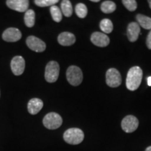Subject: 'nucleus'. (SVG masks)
<instances>
[{
	"instance_id": "f257e3e1",
	"label": "nucleus",
	"mask_w": 151,
	"mask_h": 151,
	"mask_svg": "<svg viewBox=\"0 0 151 151\" xmlns=\"http://www.w3.org/2000/svg\"><path fill=\"white\" fill-rule=\"evenodd\" d=\"M143 71L142 69L138 66L132 67L127 73L126 79V86L128 90L134 91L138 89L142 81Z\"/></svg>"
},
{
	"instance_id": "f03ea898",
	"label": "nucleus",
	"mask_w": 151,
	"mask_h": 151,
	"mask_svg": "<svg viewBox=\"0 0 151 151\" xmlns=\"http://www.w3.org/2000/svg\"><path fill=\"white\" fill-rule=\"evenodd\" d=\"M63 138L65 142L69 144L78 145L83 141L84 133L79 128H70L64 133Z\"/></svg>"
},
{
	"instance_id": "7ed1b4c3",
	"label": "nucleus",
	"mask_w": 151,
	"mask_h": 151,
	"mask_svg": "<svg viewBox=\"0 0 151 151\" xmlns=\"http://www.w3.org/2000/svg\"><path fill=\"white\" fill-rule=\"evenodd\" d=\"M67 79L68 82L73 86H78L83 81V75L81 69L77 66H70L67 69Z\"/></svg>"
},
{
	"instance_id": "20e7f679",
	"label": "nucleus",
	"mask_w": 151,
	"mask_h": 151,
	"mask_svg": "<svg viewBox=\"0 0 151 151\" xmlns=\"http://www.w3.org/2000/svg\"><path fill=\"white\" fill-rule=\"evenodd\" d=\"M43 124L48 129H56L62 124V118L58 113H49L43 118Z\"/></svg>"
},
{
	"instance_id": "39448f33",
	"label": "nucleus",
	"mask_w": 151,
	"mask_h": 151,
	"mask_svg": "<svg viewBox=\"0 0 151 151\" xmlns=\"http://www.w3.org/2000/svg\"><path fill=\"white\" fill-rule=\"evenodd\" d=\"M60 74V65L55 61H50L47 64L45 71V78L48 83H55Z\"/></svg>"
},
{
	"instance_id": "423d86ee",
	"label": "nucleus",
	"mask_w": 151,
	"mask_h": 151,
	"mask_svg": "<svg viewBox=\"0 0 151 151\" xmlns=\"http://www.w3.org/2000/svg\"><path fill=\"white\" fill-rule=\"evenodd\" d=\"M106 82L111 88H116L122 83V77L116 69L111 68L106 73Z\"/></svg>"
},
{
	"instance_id": "0eeeda50",
	"label": "nucleus",
	"mask_w": 151,
	"mask_h": 151,
	"mask_svg": "<svg viewBox=\"0 0 151 151\" xmlns=\"http://www.w3.org/2000/svg\"><path fill=\"white\" fill-rule=\"evenodd\" d=\"M121 127L126 133H132L139 127V120L135 116H127L122 120Z\"/></svg>"
},
{
	"instance_id": "6e6552de",
	"label": "nucleus",
	"mask_w": 151,
	"mask_h": 151,
	"mask_svg": "<svg viewBox=\"0 0 151 151\" xmlns=\"http://www.w3.org/2000/svg\"><path fill=\"white\" fill-rule=\"evenodd\" d=\"M26 43L29 49L37 52H43L46 50V45L45 42L35 36H29L26 40Z\"/></svg>"
},
{
	"instance_id": "1a4fd4ad",
	"label": "nucleus",
	"mask_w": 151,
	"mask_h": 151,
	"mask_svg": "<svg viewBox=\"0 0 151 151\" xmlns=\"http://www.w3.org/2000/svg\"><path fill=\"white\" fill-rule=\"evenodd\" d=\"M11 68L14 75L20 76L24 72L25 68V61L21 56H16L11 62Z\"/></svg>"
},
{
	"instance_id": "9d476101",
	"label": "nucleus",
	"mask_w": 151,
	"mask_h": 151,
	"mask_svg": "<svg viewBox=\"0 0 151 151\" xmlns=\"http://www.w3.org/2000/svg\"><path fill=\"white\" fill-rule=\"evenodd\" d=\"M90 40L94 45L98 47H101V48L107 46L110 43V39L108 36L99 32L92 33L90 37Z\"/></svg>"
},
{
	"instance_id": "9b49d317",
	"label": "nucleus",
	"mask_w": 151,
	"mask_h": 151,
	"mask_svg": "<svg viewBox=\"0 0 151 151\" xmlns=\"http://www.w3.org/2000/svg\"><path fill=\"white\" fill-rule=\"evenodd\" d=\"M22 37V34L18 29L10 27L6 29L2 34L3 39L6 42H16Z\"/></svg>"
},
{
	"instance_id": "f8f14e48",
	"label": "nucleus",
	"mask_w": 151,
	"mask_h": 151,
	"mask_svg": "<svg viewBox=\"0 0 151 151\" xmlns=\"http://www.w3.org/2000/svg\"><path fill=\"white\" fill-rule=\"evenodd\" d=\"M6 5L9 8L18 12H26L29 7V1L27 0H8Z\"/></svg>"
},
{
	"instance_id": "ddd939ff",
	"label": "nucleus",
	"mask_w": 151,
	"mask_h": 151,
	"mask_svg": "<svg viewBox=\"0 0 151 151\" xmlns=\"http://www.w3.org/2000/svg\"><path fill=\"white\" fill-rule=\"evenodd\" d=\"M140 26L137 22H132L128 24L127 34V38L131 42H135L139 38V34H140Z\"/></svg>"
},
{
	"instance_id": "4468645a",
	"label": "nucleus",
	"mask_w": 151,
	"mask_h": 151,
	"mask_svg": "<svg viewBox=\"0 0 151 151\" xmlns=\"http://www.w3.org/2000/svg\"><path fill=\"white\" fill-rule=\"evenodd\" d=\"M58 43L64 46H69L76 42V37L73 34L65 32L60 34L58 37Z\"/></svg>"
},
{
	"instance_id": "2eb2a0df",
	"label": "nucleus",
	"mask_w": 151,
	"mask_h": 151,
	"mask_svg": "<svg viewBox=\"0 0 151 151\" xmlns=\"http://www.w3.org/2000/svg\"><path fill=\"white\" fill-rule=\"evenodd\" d=\"M43 101L39 98H33L30 99L27 104V109L30 114L36 115L42 109Z\"/></svg>"
},
{
	"instance_id": "dca6fc26",
	"label": "nucleus",
	"mask_w": 151,
	"mask_h": 151,
	"mask_svg": "<svg viewBox=\"0 0 151 151\" xmlns=\"http://www.w3.org/2000/svg\"><path fill=\"white\" fill-rule=\"evenodd\" d=\"M138 24L146 29L151 30V18L142 14H138L137 17Z\"/></svg>"
},
{
	"instance_id": "f3484780",
	"label": "nucleus",
	"mask_w": 151,
	"mask_h": 151,
	"mask_svg": "<svg viewBox=\"0 0 151 151\" xmlns=\"http://www.w3.org/2000/svg\"><path fill=\"white\" fill-rule=\"evenodd\" d=\"M25 25L27 27H32L35 23V13L32 9H28L24 17Z\"/></svg>"
},
{
	"instance_id": "a211bd4d",
	"label": "nucleus",
	"mask_w": 151,
	"mask_h": 151,
	"mask_svg": "<svg viewBox=\"0 0 151 151\" xmlns=\"http://www.w3.org/2000/svg\"><path fill=\"white\" fill-rule=\"evenodd\" d=\"M99 27L103 32L106 34H109L112 32L113 29V22L109 19H103L99 24Z\"/></svg>"
},
{
	"instance_id": "6ab92c4d",
	"label": "nucleus",
	"mask_w": 151,
	"mask_h": 151,
	"mask_svg": "<svg viewBox=\"0 0 151 151\" xmlns=\"http://www.w3.org/2000/svg\"><path fill=\"white\" fill-rule=\"evenodd\" d=\"M61 9L62 14L66 17H70L73 14L72 4L69 0H63L61 3Z\"/></svg>"
},
{
	"instance_id": "aec40b11",
	"label": "nucleus",
	"mask_w": 151,
	"mask_h": 151,
	"mask_svg": "<svg viewBox=\"0 0 151 151\" xmlns=\"http://www.w3.org/2000/svg\"><path fill=\"white\" fill-rule=\"evenodd\" d=\"M116 9V4L112 1H104L101 5V10L104 14H111Z\"/></svg>"
},
{
	"instance_id": "412c9836",
	"label": "nucleus",
	"mask_w": 151,
	"mask_h": 151,
	"mask_svg": "<svg viewBox=\"0 0 151 151\" xmlns=\"http://www.w3.org/2000/svg\"><path fill=\"white\" fill-rule=\"evenodd\" d=\"M50 14H51L52 18L53 20L56 22H60L62 19V14L61 12V10L58 6L56 5L52 6L50 8Z\"/></svg>"
},
{
	"instance_id": "4be33fe9",
	"label": "nucleus",
	"mask_w": 151,
	"mask_h": 151,
	"mask_svg": "<svg viewBox=\"0 0 151 151\" xmlns=\"http://www.w3.org/2000/svg\"><path fill=\"white\" fill-rule=\"evenodd\" d=\"M75 11L77 16L80 18H86L87 14H88V9H87V6L83 3H78V4L76 6Z\"/></svg>"
},
{
	"instance_id": "5701e85b",
	"label": "nucleus",
	"mask_w": 151,
	"mask_h": 151,
	"mask_svg": "<svg viewBox=\"0 0 151 151\" xmlns=\"http://www.w3.org/2000/svg\"><path fill=\"white\" fill-rule=\"evenodd\" d=\"M59 2L58 0H35V4L39 7L52 6Z\"/></svg>"
},
{
	"instance_id": "b1692460",
	"label": "nucleus",
	"mask_w": 151,
	"mask_h": 151,
	"mask_svg": "<svg viewBox=\"0 0 151 151\" xmlns=\"http://www.w3.org/2000/svg\"><path fill=\"white\" fill-rule=\"evenodd\" d=\"M122 2L125 8L129 11H134L137 8V3L135 0H123Z\"/></svg>"
},
{
	"instance_id": "393cba45",
	"label": "nucleus",
	"mask_w": 151,
	"mask_h": 151,
	"mask_svg": "<svg viewBox=\"0 0 151 151\" xmlns=\"http://www.w3.org/2000/svg\"><path fill=\"white\" fill-rule=\"evenodd\" d=\"M146 45H147V47H148L150 50H151V30L148 35V37H147Z\"/></svg>"
},
{
	"instance_id": "a878e982",
	"label": "nucleus",
	"mask_w": 151,
	"mask_h": 151,
	"mask_svg": "<svg viewBox=\"0 0 151 151\" xmlns=\"http://www.w3.org/2000/svg\"><path fill=\"white\" fill-rule=\"evenodd\" d=\"M147 82H148V86H151V76L148 77V78H147Z\"/></svg>"
},
{
	"instance_id": "bb28decb",
	"label": "nucleus",
	"mask_w": 151,
	"mask_h": 151,
	"mask_svg": "<svg viewBox=\"0 0 151 151\" xmlns=\"http://www.w3.org/2000/svg\"><path fill=\"white\" fill-rule=\"evenodd\" d=\"M146 151H151V146L148 147V148L146 149Z\"/></svg>"
},
{
	"instance_id": "cd10ccee",
	"label": "nucleus",
	"mask_w": 151,
	"mask_h": 151,
	"mask_svg": "<svg viewBox=\"0 0 151 151\" xmlns=\"http://www.w3.org/2000/svg\"><path fill=\"white\" fill-rule=\"evenodd\" d=\"M91 1L92 2H99V0H91Z\"/></svg>"
},
{
	"instance_id": "c85d7f7f",
	"label": "nucleus",
	"mask_w": 151,
	"mask_h": 151,
	"mask_svg": "<svg viewBox=\"0 0 151 151\" xmlns=\"http://www.w3.org/2000/svg\"><path fill=\"white\" fill-rule=\"evenodd\" d=\"M148 2L149 4V6H150V8L151 9V0H149V1H148Z\"/></svg>"
}]
</instances>
